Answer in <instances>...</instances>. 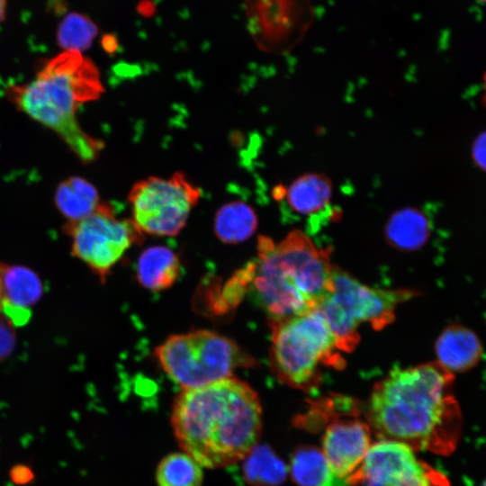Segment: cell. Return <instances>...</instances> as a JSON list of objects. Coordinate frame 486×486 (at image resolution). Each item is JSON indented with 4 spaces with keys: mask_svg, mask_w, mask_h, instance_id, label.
Segmentation results:
<instances>
[{
    "mask_svg": "<svg viewBox=\"0 0 486 486\" xmlns=\"http://www.w3.org/2000/svg\"><path fill=\"white\" fill-rule=\"evenodd\" d=\"M454 378L437 362L391 370L370 395V426L382 439L404 443L414 451L452 454L462 430Z\"/></svg>",
    "mask_w": 486,
    "mask_h": 486,
    "instance_id": "obj_1",
    "label": "cell"
},
{
    "mask_svg": "<svg viewBox=\"0 0 486 486\" xmlns=\"http://www.w3.org/2000/svg\"><path fill=\"white\" fill-rule=\"evenodd\" d=\"M262 422L257 393L234 376L182 389L171 413L179 446L210 469L242 461L257 445Z\"/></svg>",
    "mask_w": 486,
    "mask_h": 486,
    "instance_id": "obj_2",
    "label": "cell"
},
{
    "mask_svg": "<svg viewBox=\"0 0 486 486\" xmlns=\"http://www.w3.org/2000/svg\"><path fill=\"white\" fill-rule=\"evenodd\" d=\"M333 269L329 253L293 230L278 243L259 238L249 283L272 323L318 310L333 291Z\"/></svg>",
    "mask_w": 486,
    "mask_h": 486,
    "instance_id": "obj_3",
    "label": "cell"
},
{
    "mask_svg": "<svg viewBox=\"0 0 486 486\" xmlns=\"http://www.w3.org/2000/svg\"><path fill=\"white\" fill-rule=\"evenodd\" d=\"M98 69L77 50H64L44 64L34 80L14 86L7 95L29 117L55 131L82 162L95 160L103 144L86 133L76 113L100 97Z\"/></svg>",
    "mask_w": 486,
    "mask_h": 486,
    "instance_id": "obj_4",
    "label": "cell"
},
{
    "mask_svg": "<svg viewBox=\"0 0 486 486\" xmlns=\"http://www.w3.org/2000/svg\"><path fill=\"white\" fill-rule=\"evenodd\" d=\"M271 328L270 365L284 383L309 392L320 384L321 366L344 365L338 340L319 310L272 322Z\"/></svg>",
    "mask_w": 486,
    "mask_h": 486,
    "instance_id": "obj_5",
    "label": "cell"
},
{
    "mask_svg": "<svg viewBox=\"0 0 486 486\" xmlns=\"http://www.w3.org/2000/svg\"><path fill=\"white\" fill-rule=\"evenodd\" d=\"M155 356L182 389L201 387L255 364L253 357L231 338L207 329L168 337L155 349Z\"/></svg>",
    "mask_w": 486,
    "mask_h": 486,
    "instance_id": "obj_6",
    "label": "cell"
},
{
    "mask_svg": "<svg viewBox=\"0 0 486 486\" xmlns=\"http://www.w3.org/2000/svg\"><path fill=\"white\" fill-rule=\"evenodd\" d=\"M409 290L370 287L334 266L333 291L319 307L340 351L351 352L360 340L357 328L369 323L382 329L395 319L396 308L414 296Z\"/></svg>",
    "mask_w": 486,
    "mask_h": 486,
    "instance_id": "obj_7",
    "label": "cell"
},
{
    "mask_svg": "<svg viewBox=\"0 0 486 486\" xmlns=\"http://www.w3.org/2000/svg\"><path fill=\"white\" fill-rule=\"evenodd\" d=\"M200 197V189L182 172L169 178L149 176L130 191L131 220L142 234L176 236Z\"/></svg>",
    "mask_w": 486,
    "mask_h": 486,
    "instance_id": "obj_8",
    "label": "cell"
},
{
    "mask_svg": "<svg viewBox=\"0 0 486 486\" xmlns=\"http://www.w3.org/2000/svg\"><path fill=\"white\" fill-rule=\"evenodd\" d=\"M65 231L72 239L73 255L102 281L125 252L143 239L133 220L119 217L108 203H99L80 220L67 222Z\"/></svg>",
    "mask_w": 486,
    "mask_h": 486,
    "instance_id": "obj_9",
    "label": "cell"
},
{
    "mask_svg": "<svg viewBox=\"0 0 486 486\" xmlns=\"http://www.w3.org/2000/svg\"><path fill=\"white\" fill-rule=\"evenodd\" d=\"M346 482L365 486H450L447 477L417 458L410 446L388 439L371 445Z\"/></svg>",
    "mask_w": 486,
    "mask_h": 486,
    "instance_id": "obj_10",
    "label": "cell"
},
{
    "mask_svg": "<svg viewBox=\"0 0 486 486\" xmlns=\"http://www.w3.org/2000/svg\"><path fill=\"white\" fill-rule=\"evenodd\" d=\"M244 8L253 40L269 53L292 50L313 21L310 0H245Z\"/></svg>",
    "mask_w": 486,
    "mask_h": 486,
    "instance_id": "obj_11",
    "label": "cell"
},
{
    "mask_svg": "<svg viewBox=\"0 0 486 486\" xmlns=\"http://www.w3.org/2000/svg\"><path fill=\"white\" fill-rule=\"evenodd\" d=\"M322 446L332 474L340 479L348 477L371 446L370 426L356 418L335 419L325 430Z\"/></svg>",
    "mask_w": 486,
    "mask_h": 486,
    "instance_id": "obj_12",
    "label": "cell"
},
{
    "mask_svg": "<svg viewBox=\"0 0 486 486\" xmlns=\"http://www.w3.org/2000/svg\"><path fill=\"white\" fill-rule=\"evenodd\" d=\"M1 311L15 326L25 324L30 308L42 296L43 286L38 274L23 266H4Z\"/></svg>",
    "mask_w": 486,
    "mask_h": 486,
    "instance_id": "obj_13",
    "label": "cell"
},
{
    "mask_svg": "<svg viewBox=\"0 0 486 486\" xmlns=\"http://www.w3.org/2000/svg\"><path fill=\"white\" fill-rule=\"evenodd\" d=\"M437 362L444 369L454 374L473 368L482 356V345L470 328L452 324L446 328L435 345Z\"/></svg>",
    "mask_w": 486,
    "mask_h": 486,
    "instance_id": "obj_14",
    "label": "cell"
},
{
    "mask_svg": "<svg viewBox=\"0 0 486 486\" xmlns=\"http://www.w3.org/2000/svg\"><path fill=\"white\" fill-rule=\"evenodd\" d=\"M383 233L391 247L401 251H415L428 241L431 224L423 211L406 206L391 214Z\"/></svg>",
    "mask_w": 486,
    "mask_h": 486,
    "instance_id": "obj_15",
    "label": "cell"
},
{
    "mask_svg": "<svg viewBox=\"0 0 486 486\" xmlns=\"http://www.w3.org/2000/svg\"><path fill=\"white\" fill-rule=\"evenodd\" d=\"M332 192L329 177L310 172L295 178L285 190L284 197L292 212L310 216L320 212L329 204Z\"/></svg>",
    "mask_w": 486,
    "mask_h": 486,
    "instance_id": "obj_16",
    "label": "cell"
},
{
    "mask_svg": "<svg viewBox=\"0 0 486 486\" xmlns=\"http://www.w3.org/2000/svg\"><path fill=\"white\" fill-rule=\"evenodd\" d=\"M180 271L178 256L169 248L155 246L148 248L140 256L137 279L146 289L160 292L175 284Z\"/></svg>",
    "mask_w": 486,
    "mask_h": 486,
    "instance_id": "obj_17",
    "label": "cell"
},
{
    "mask_svg": "<svg viewBox=\"0 0 486 486\" xmlns=\"http://www.w3.org/2000/svg\"><path fill=\"white\" fill-rule=\"evenodd\" d=\"M55 202L68 222L84 219L100 203L95 187L79 176H71L59 184L55 194Z\"/></svg>",
    "mask_w": 486,
    "mask_h": 486,
    "instance_id": "obj_18",
    "label": "cell"
},
{
    "mask_svg": "<svg viewBox=\"0 0 486 486\" xmlns=\"http://www.w3.org/2000/svg\"><path fill=\"white\" fill-rule=\"evenodd\" d=\"M258 220L254 209L242 201H233L216 212L214 230L225 243L236 244L249 238L256 231Z\"/></svg>",
    "mask_w": 486,
    "mask_h": 486,
    "instance_id": "obj_19",
    "label": "cell"
},
{
    "mask_svg": "<svg viewBox=\"0 0 486 486\" xmlns=\"http://www.w3.org/2000/svg\"><path fill=\"white\" fill-rule=\"evenodd\" d=\"M242 461L244 480L251 486H279L286 479L287 467L267 445H256Z\"/></svg>",
    "mask_w": 486,
    "mask_h": 486,
    "instance_id": "obj_20",
    "label": "cell"
},
{
    "mask_svg": "<svg viewBox=\"0 0 486 486\" xmlns=\"http://www.w3.org/2000/svg\"><path fill=\"white\" fill-rule=\"evenodd\" d=\"M289 472L298 486H321L332 474L323 452L312 446H301L293 452Z\"/></svg>",
    "mask_w": 486,
    "mask_h": 486,
    "instance_id": "obj_21",
    "label": "cell"
},
{
    "mask_svg": "<svg viewBox=\"0 0 486 486\" xmlns=\"http://www.w3.org/2000/svg\"><path fill=\"white\" fill-rule=\"evenodd\" d=\"M202 479V467L184 452L165 456L156 471L158 486H201Z\"/></svg>",
    "mask_w": 486,
    "mask_h": 486,
    "instance_id": "obj_22",
    "label": "cell"
},
{
    "mask_svg": "<svg viewBox=\"0 0 486 486\" xmlns=\"http://www.w3.org/2000/svg\"><path fill=\"white\" fill-rule=\"evenodd\" d=\"M96 24L86 15L73 12L59 22L57 31L58 45L64 50H86L97 35Z\"/></svg>",
    "mask_w": 486,
    "mask_h": 486,
    "instance_id": "obj_23",
    "label": "cell"
},
{
    "mask_svg": "<svg viewBox=\"0 0 486 486\" xmlns=\"http://www.w3.org/2000/svg\"><path fill=\"white\" fill-rule=\"evenodd\" d=\"M15 342L14 325L0 311V361L5 359L13 352Z\"/></svg>",
    "mask_w": 486,
    "mask_h": 486,
    "instance_id": "obj_24",
    "label": "cell"
},
{
    "mask_svg": "<svg viewBox=\"0 0 486 486\" xmlns=\"http://www.w3.org/2000/svg\"><path fill=\"white\" fill-rule=\"evenodd\" d=\"M470 156L476 167L486 173V130L479 132L472 140Z\"/></svg>",
    "mask_w": 486,
    "mask_h": 486,
    "instance_id": "obj_25",
    "label": "cell"
},
{
    "mask_svg": "<svg viewBox=\"0 0 486 486\" xmlns=\"http://www.w3.org/2000/svg\"><path fill=\"white\" fill-rule=\"evenodd\" d=\"M10 478L16 485H27L34 479L33 471L26 464H16L10 471Z\"/></svg>",
    "mask_w": 486,
    "mask_h": 486,
    "instance_id": "obj_26",
    "label": "cell"
},
{
    "mask_svg": "<svg viewBox=\"0 0 486 486\" xmlns=\"http://www.w3.org/2000/svg\"><path fill=\"white\" fill-rule=\"evenodd\" d=\"M321 486H348L346 482L331 474L329 478Z\"/></svg>",
    "mask_w": 486,
    "mask_h": 486,
    "instance_id": "obj_27",
    "label": "cell"
},
{
    "mask_svg": "<svg viewBox=\"0 0 486 486\" xmlns=\"http://www.w3.org/2000/svg\"><path fill=\"white\" fill-rule=\"evenodd\" d=\"M104 47L108 51L113 50L116 46L115 38L112 35H106L103 40Z\"/></svg>",
    "mask_w": 486,
    "mask_h": 486,
    "instance_id": "obj_28",
    "label": "cell"
},
{
    "mask_svg": "<svg viewBox=\"0 0 486 486\" xmlns=\"http://www.w3.org/2000/svg\"><path fill=\"white\" fill-rule=\"evenodd\" d=\"M482 104L486 108V71L482 76Z\"/></svg>",
    "mask_w": 486,
    "mask_h": 486,
    "instance_id": "obj_29",
    "label": "cell"
},
{
    "mask_svg": "<svg viewBox=\"0 0 486 486\" xmlns=\"http://www.w3.org/2000/svg\"><path fill=\"white\" fill-rule=\"evenodd\" d=\"M6 12V0H0V23L4 21Z\"/></svg>",
    "mask_w": 486,
    "mask_h": 486,
    "instance_id": "obj_30",
    "label": "cell"
},
{
    "mask_svg": "<svg viewBox=\"0 0 486 486\" xmlns=\"http://www.w3.org/2000/svg\"><path fill=\"white\" fill-rule=\"evenodd\" d=\"M4 266L5 265L0 263V311H1L2 300H3L2 278H3V273H4Z\"/></svg>",
    "mask_w": 486,
    "mask_h": 486,
    "instance_id": "obj_31",
    "label": "cell"
},
{
    "mask_svg": "<svg viewBox=\"0 0 486 486\" xmlns=\"http://www.w3.org/2000/svg\"><path fill=\"white\" fill-rule=\"evenodd\" d=\"M478 3L486 4V0H476Z\"/></svg>",
    "mask_w": 486,
    "mask_h": 486,
    "instance_id": "obj_32",
    "label": "cell"
},
{
    "mask_svg": "<svg viewBox=\"0 0 486 486\" xmlns=\"http://www.w3.org/2000/svg\"><path fill=\"white\" fill-rule=\"evenodd\" d=\"M481 486H486V481H484Z\"/></svg>",
    "mask_w": 486,
    "mask_h": 486,
    "instance_id": "obj_33",
    "label": "cell"
}]
</instances>
